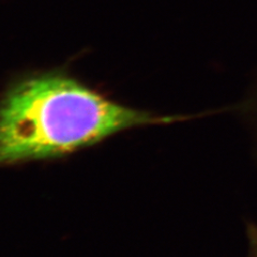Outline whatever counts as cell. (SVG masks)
<instances>
[{
	"label": "cell",
	"mask_w": 257,
	"mask_h": 257,
	"mask_svg": "<svg viewBox=\"0 0 257 257\" xmlns=\"http://www.w3.org/2000/svg\"><path fill=\"white\" fill-rule=\"evenodd\" d=\"M181 119L120 105L67 76L31 77L0 102V166L61 157L128 128Z\"/></svg>",
	"instance_id": "1"
},
{
	"label": "cell",
	"mask_w": 257,
	"mask_h": 257,
	"mask_svg": "<svg viewBox=\"0 0 257 257\" xmlns=\"http://www.w3.org/2000/svg\"><path fill=\"white\" fill-rule=\"evenodd\" d=\"M247 257H257V225L250 223L246 228Z\"/></svg>",
	"instance_id": "2"
}]
</instances>
